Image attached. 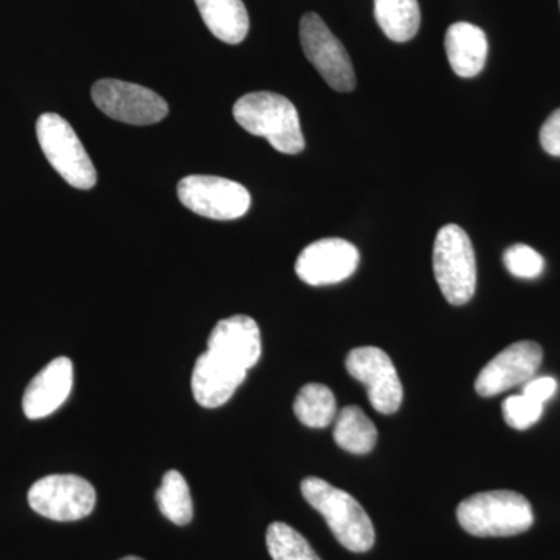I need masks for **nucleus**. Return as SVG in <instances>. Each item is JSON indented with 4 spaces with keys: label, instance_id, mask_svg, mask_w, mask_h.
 I'll return each mask as SVG.
<instances>
[{
    "label": "nucleus",
    "instance_id": "nucleus-1",
    "mask_svg": "<svg viewBox=\"0 0 560 560\" xmlns=\"http://www.w3.org/2000/svg\"><path fill=\"white\" fill-rule=\"evenodd\" d=\"M234 119L243 130L267 139L279 153L298 154L304 150L300 114L283 95L275 92L243 95L234 105Z\"/></svg>",
    "mask_w": 560,
    "mask_h": 560
},
{
    "label": "nucleus",
    "instance_id": "nucleus-20",
    "mask_svg": "<svg viewBox=\"0 0 560 560\" xmlns=\"http://www.w3.org/2000/svg\"><path fill=\"white\" fill-rule=\"evenodd\" d=\"M294 415L311 429H326L337 418V399L326 385L308 383L294 400Z\"/></svg>",
    "mask_w": 560,
    "mask_h": 560
},
{
    "label": "nucleus",
    "instance_id": "nucleus-2",
    "mask_svg": "<svg viewBox=\"0 0 560 560\" xmlns=\"http://www.w3.org/2000/svg\"><path fill=\"white\" fill-rule=\"evenodd\" d=\"M301 492L346 550L366 552L374 547L375 529L370 515L350 493L316 477L305 478Z\"/></svg>",
    "mask_w": 560,
    "mask_h": 560
},
{
    "label": "nucleus",
    "instance_id": "nucleus-14",
    "mask_svg": "<svg viewBox=\"0 0 560 560\" xmlns=\"http://www.w3.org/2000/svg\"><path fill=\"white\" fill-rule=\"evenodd\" d=\"M73 386V364L68 357L51 360L28 383L22 408L28 419L36 420L54 415L68 400Z\"/></svg>",
    "mask_w": 560,
    "mask_h": 560
},
{
    "label": "nucleus",
    "instance_id": "nucleus-5",
    "mask_svg": "<svg viewBox=\"0 0 560 560\" xmlns=\"http://www.w3.org/2000/svg\"><path fill=\"white\" fill-rule=\"evenodd\" d=\"M36 136L44 156L69 186L80 190L95 186L97 171L68 120L58 114H43L36 121Z\"/></svg>",
    "mask_w": 560,
    "mask_h": 560
},
{
    "label": "nucleus",
    "instance_id": "nucleus-18",
    "mask_svg": "<svg viewBox=\"0 0 560 560\" xmlns=\"http://www.w3.org/2000/svg\"><path fill=\"white\" fill-rule=\"evenodd\" d=\"M374 13L382 32L394 43H407L418 35V0H374Z\"/></svg>",
    "mask_w": 560,
    "mask_h": 560
},
{
    "label": "nucleus",
    "instance_id": "nucleus-9",
    "mask_svg": "<svg viewBox=\"0 0 560 560\" xmlns=\"http://www.w3.org/2000/svg\"><path fill=\"white\" fill-rule=\"evenodd\" d=\"M302 49L307 60L331 90L350 92L355 90V70L348 50L316 13H305L300 27Z\"/></svg>",
    "mask_w": 560,
    "mask_h": 560
},
{
    "label": "nucleus",
    "instance_id": "nucleus-19",
    "mask_svg": "<svg viewBox=\"0 0 560 560\" xmlns=\"http://www.w3.org/2000/svg\"><path fill=\"white\" fill-rule=\"evenodd\" d=\"M334 440L342 451L366 455L377 444V429L359 407H346L335 418Z\"/></svg>",
    "mask_w": 560,
    "mask_h": 560
},
{
    "label": "nucleus",
    "instance_id": "nucleus-27",
    "mask_svg": "<svg viewBox=\"0 0 560 560\" xmlns=\"http://www.w3.org/2000/svg\"><path fill=\"white\" fill-rule=\"evenodd\" d=\"M120 560H143V559L136 558V556H128V558H124V559H120Z\"/></svg>",
    "mask_w": 560,
    "mask_h": 560
},
{
    "label": "nucleus",
    "instance_id": "nucleus-21",
    "mask_svg": "<svg viewBox=\"0 0 560 560\" xmlns=\"http://www.w3.org/2000/svg\"><path fill=\"white\" fill-rule=\"evenodd\" d=\"M158 506L165 518L178 526L189 525L194 518V503L189 485L178 470H168L156 492Z\"/></svg>",
    "mask_w": 560,
    "mask_h": 560
},
{
    "label": "nucleus",
    "instance_id": "nucleus-10",
    "mask_svg": "<svg viewBox=\"0 0 560 560\" xmlns=\"http://www.w3.org/2000/svg\"><path fill=\"white\" fill-rule=\"evenodd\" d=\"M346 370L355 381L363 383L372 408L382 415L399 411L404 388L399 374L388 353L381 348H357L346 360Z\"/></svg>",
    "mask_w": 560,
    "mask_h": 560
},
{
    "label": "nucleus",
    "instance_id": "nucleus-16",
    "mask_svg": "<svg viewBox=\"0 0 560 560\" xmlns=\"http://www.w3.org/2000/svg\"><path fill=\"white\" fill-rule=\"evenodd\" d=\"M445 51L453 72L463 79H471L485 69L489 44L486 33L469 22H456L445 35Z\"/></svg>",
    "mask_w": 560,
    "mask_h": 560
},
{
    "label": "nucleus",
    "instance_id": "nucleus-22",
    "mask_svg": "<svg viewBox=\"0 0 560 560\" xmlns=\"http://www.w3.org/2000/svg\"><path fill=\"white\" fill-rule=\"evenodd\" d=\"M267 548L272 560H320L307 540L282 522H275L267 529Z\"/></svg>",
    "mask_w": 560,
    "mask_h": 560
},
{
    "label": "nucleus",
    "instance_id": "nucleus-28",
    "mask_svg": "<svg viewBox=\"0 0 560 560\" xmlns=\"http://www.w3.org/2000/svg\"><path fill=\"white\" fill-rule=\"evenodd\" d=\"M559 5H560V0H559Z\"/></svg>",
    "mask_w": 560,
    "mask_h": 560
},
{
    "label": "nucleus",
    "instance_id": "nucleus-13",
    "mask_svg": "<svg viewBox=\"0 0 560 560\" xmlns=\"http://www.w3.org/2000/svg\"><path fill=\"white\" fill-rule=\"evenodd\" d=\"M208 352L248 372L261 357L259 326L250 316L245 315L221 319L210 334Z\"/></svg>",
    "mask_w": 560,
    "mask_h": 560
},
{
    "label": "nucleus",
    "instance_id": "nucleus-6",
    "mask_svg": "<svg viewBox=\"0 0 560 560\" xmlns=\"http://www.w3.org/2000/svg\"><path fill=\"white\" fill-rule=\"evenodd\" d=\"M94 486L77 475H49L28 490V504L36 514L55 522H75L95 508Z\"/></svg>",
    "mask_w": 560,
    "mask_h": 560
},
{
    "label": "nucleus",
    "instance_id": "nucleus-8",
    "mask_svg": "<svg viewBox=\"0 0 560 560\" xmlns=\"http://www.w3.org/2000/svg\"><path fill=\"white\" fill-rule=\"evenodd\" d=\"M92 101L103 114L121 124L145 127L164 120L168 105L161 95L120 80H101L92 86Z\"/></svg>",
    "mask_w": 560,
    "mask_h": 560
},
{
    "label": "nucleus",
    "instance_id": "nucleus-15",
    "mask_svg": "<svg viewBox=\"0 0 560 560\" xmlns=\"http://www.w3.org/2000/svg\"><path fill=\"white\" fill-rule=\"evenodd\" d=\"M248 372L238 370L206 350L191 372V393L205 408H219L228 404Z\"/></svg>",
    "mask_w": 560,
    "mask_h": 560
},
{
    "label": "nucleus",
    "instance_id": "nucleus-3",
    "mask_svg": "<svg viewBox=\"0 0 560 560\" xmlns=\"http://www.w3.org/2000/svg\"><path fill=\"white\" fill-rule=\"evenodd\" d=\"M456 517L460 528L475 537H511L534 523L530 503L512 490H490L460 501Z\"/></svg>",
    "mask_w": 560,
    "mask_h": 560
},
{
    "label": "nucleus",
    "instance_id": "nucleus-4",
    "mask_svg": "<svg viewBox=\"0 0 560 560\" xmlns=\"http://www.w3.org/2000/svg\"><path fill=\"white\" fill-rule=\"evenodd\" d=\"M433 270L445 301L467 304L477 290V259L469 235L458 224L438 232L433 249Z\"/></svg>",
    "mask_w": 560,
    "mask_h": 560
},
{
    "label": "nucleus",
    "instance_id": "nucleus-25",
    "mask_svg": "<svg viewBox=\"0 0 560 560\" xmlns=\"http://www.w3.org/2000/svg\"><path fill=\"white\" fill-rule=\"evenodd\" d=\"M540 143L548 154L560 158V108L545 120L540 130Z\"/></svg>",
    "mask_w": 560,
    "mask_h": 560
},
{
    "label": "nucleus",
    "instance_id": "nucleus-11",
    "mask_svg": "<svg viewBox=\"0 0 560 560\" xmlns=\"http://www.w3.org/2000/svg\"><path fill=\"white\" fill-rule=\"evenodd\" d=\"M544 360V350L534 341H518L501 350L482 368L475 382L481 397H493L534 378Z\"/></svg>",
    "mask_w": 560,
    "mask_h": 560
},
{
    "label": "nucleus",
    "instance_id": "nucleus-23",
    "mask_svg": "<svg viewBox=\"0 0 560 560\" xmlns=\"http://www.w3.org/2000/svg\"><path fill=\"white\" fill-rule=\"evenodd\" d=\"M504 267L515 278L536 279L544 272V257L528 245H514L503 254Z\"/></svg>",
    "mask_w": 560,
    "mask_h": 560
},
{
    "label": "nucleus",
    "instance_id": "nucleus-24",
    "mask_svg": "<svg viewBox=\"0 0 560 560\" xmlns=\"http://www.w3.org/2000/svg\"><path fill=\"white\" fill-rule=\"evenodd\" d=\"M541 412H544V405L528 399L523 394L508 397L503 404L504 420L514 430L529 429L541 418Z\"/></svg>",
    "mask_w": 560,
    "mask_h": 560
},
{
    "label": "nucleus",
    "instance_id": "nucleus-26",
    "mask_svg": "<svg viewBox=\"0 0 560 560\" xmlns=\"http://www.w3.org/2000/svg\"><path fill=\"white\" fill-rule=\"evenodd\" d=\"M558 390V382L552 377H539L530 378L529 382L523 386V396L528 399L537 401V404L544 405L545 401L551 399Z\"/></svg>",
    "mask_w": 560,
    "mask_h": 560
},
{
    "label": "nucleus",
    "instance_id": "nucleus-7",
    "mask_svg": "<svg viewBox=\"0 0 560 560\" xmlns=\"http://www.w3.org/2000/svg\"><path fill=\"white\" fill-rule=\"evenodd\" d=\"M178 198L197 215L220 221L242 219L250 208L249 191L220 176H186L179 180Z\"/></svg>",
    "mask_w": 560,
    "mask_h": 560
},
{
    "label": "nucleus",
    "instance_id": "nucleus-17",
    "mask_svg": "<svg viewBox=\"0 0 560 560\" xmlns=\"http://www.w3.org/2000/svg\"><path fill=\"white\" fill-rule=\"evenodd\" d=\"M206 27L226 44H241L249 32V16L242 0H195Z\"/></svg>",
    "mask_w": 560,
    "mask_h": 560
},
{
    "label": "nucleus",
    "instance_id": "nucleus-12",
    "mask_svg": "<svg viewBox=\"0 0 560 560\" xmlns=\"http://www.w3.org/2000/svg\"><path fill=\"white\" fill-rule=\"evenodd\" d=\"M360 264L355 245L342 238H323L302 250L296 275L308 285H334L349 279Z\"/></svg>",
    "mask_w": 560,
    "mask_h": 560
}]
</instances>
